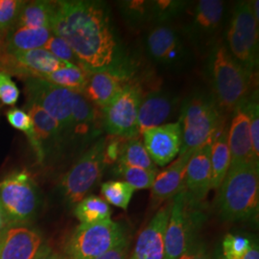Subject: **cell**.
Here are the masks:
<instances>
[{
    "instance_id": "6da1fadb",
    "label": "cell",
    "mask_w": 259,
    "mask_h": 259,
    "mask_svg": "<svg viewBox=\"0 0 259 259\" xmlns=\"http://www.w3.org/2000/svg\"><path fill=\"white\" fill-rule=\"evenodd\" d=\"M51 31L67 42L81 66L89 71L110 68L113 63L116 41L101 2L56 1Z\"/></svg>"
},
{
    "instance_id": "7a4b0ae2",
    "label": "cell",
    "mask_w": 259,
    "mask_h": 259,
    "mask_svg": "<svg viewBox=\"0 0 259 259\" xmlns=\"http://www.w3.org/2000/svg\"><path fill=\"white\" fill-rule=\"evenodd\" d=\"M258 162L231 164L218 188L217 208L228 222L256 218L259 207Z\"/></svg>"
},
{
    "instance_id": "3957f363",
    "label": "cell",
    "mask_w": 259,
    "mask_h": 259,
    "mask_svg": "<svg viewBox=\"0 0 259 259\" xmlns=\"http://www.w3.org/2000/svg\"><path fill=\"white\" fill-rule=\"evenodd\" d=\"M210 70L213 98L218 108L226 112L235 111L249 96L251 73L223 45L213 49Z\"/></svg>"
},
{
    "instance_id": "277c9868",
    "label": "cell",
    "mask_w": 259,
    "mask_h": 259,
    "mask_svg": "<svg viewBox=\"0 0 259 259\" xmlns=\"http://www.w3.org/2000/svg\"><path fill=\"white\" fill-rule=\"evenodd\" d=\"M181 154L195 150L211 142L222 127L221 111L214 98L204 94L188 97L182 108Z\"/></svg>"
},
{
    "instance_id": "5b68a950",
    "label": "cell",
    "mask_w": 259,
    "mask_h": 259,
    "mask_svg": "<svg viewBox=\"0 0 259 259\" xmlns=\"http://www.w3.org/2000/svg\"><path fill=\"white\" fill-rule=\"evenodd\" d=\"M40 194L27 171L7 177L0 184V209L6 225H26L37 217Z\"/></svg>"
},
{
    "instance_id": "8992f818",
    "label": "cell",
    "mask_w": 259,
    "mask_h": 259,
    "mask_svg": "<svg viewBox=\"0 0 259 259\" xmlns=\"http://www.w3.org/2000/svg\"><path fill=\"white\" fill-rule=\"evenodd\" d=\"M171 202L164 237V259L179 258L194 243L195 232L204 217L200 209L202 203L190 199L185 190L177 194Z\"/></svg>"
},
{
    "instance_id": "52a82bcc",
    "label": "cell",
    "mask_w": 259,
    "mask_h": 259,
    "mask_svg": "<svg viewBox=\"0 0 259 259\" xmlns=\"http://www.w3.org/2000/svg\"><path fill=\"white\" fill-rule=\"evenodd\" d=\"M105 138L96 140L62 178L60 188L66 203L75 205L87 197L102 178L106 168Z\"/></svg>"
},
{
    "instance_id": "ba28073f",
    "label": "cell",
    "mask_w": 259,
    "mask_h": 259,
    "mask_svg": "<svg viewBox=\"0 0 259 259\" xmlns=\"http://www.w3.org/2000/svg\"><path fill=\"white\" fill-rule=\"evenodd\" d=\"M126 238L123 227L111 219L93 224H80L67 242V257L96 259Z\"/></svg>"
},
{
    "instance_id": "9c48e42d",
    "label": "cell",
    "mask_w": 259,
    "mask_h": 259,
    "mask_svg": "<svg viewBox=\"0 0 259 259\" xmlns=\"http://www.w3.org/2000/svg\"><path fill=\"white\" fill-rule=\"evenodd\" d=\"M258 24L251 2L241 1L234 7L227 34L228 50L251 74L258 64Z\"/></svg>"
},
{
    "instance_id": "30bf717a",
    "label": "cell",
    "mask_w": 259,
    "mask_h": 259,
    "mask_svg": "<svg viewBox=\"0 0 259 259\" xmlns=\"http://www.w3.org/2000/svg\"><path fill=\"white\" fill-rule=\"evenodd\" d=\"M24 80L27 100L36 103L60 125L65 140L72 131V107L74 92L49 83L37 77Z\"/></svg>"
},
{
    "instance_id": "8fae6325",
    "label": "cell",
    "mask_w": 259,
    "mask_h": 259,
    "mask_svg": "<svg viewBox=\"0 0 259 259\" xmlns=\"http://www.w3.org/2000/svg\"><path fill=\"white\" fill-rule=\"evenodd\" d=\"M142 96L138 87L127 83L103 109V124L111 137L123 139L139 137L138 116Z\"/></svg>"
},
{
    "instance_id": "7c38bea8",
    "label": "cell",
    "mask_w": 259,
    "mask_h": 259,
    "mask_svg": "<svg viewBox=\"0 0 259 259\" xmlns=\"http://www.w3.org/2000/svg\"><path fill=\"white\" fill-rule=\"evenodd\" d=\"M225 3L220 0H201L195 6L192 19L185 28L187 37L201 51L215 47L222 28Z\"/></svg>"
},
{
    "instance_id": "4fadbf2b",
    "label": "cell",
    "mask_w": 259,
    "mask_h": 259,
    "mask_svg": "<svg viewBox=\"0 0 259 259\" xmlns=\"http://www.w3.org/2000/svg\"><path fill=\"white\" fill-rule=\"evenodd\" d=\"M146 45L150 56L159 65L179 68L186 64L187 51L175 29L158 25L149 32Z\"/></svg>"
},
{
    "instance_id": "5bb4252c",
    "label": "cell",
    "mask_w": 259,
    "mask_h": 259,
    "mask_svg": "<svg viewBox=\"0 0 259 259\" xmlns=\"http://www.w3.org/2000/svg\"><path fill=\"white\" fill-rule=\"evenodd\" d=\"M141 135L149 156L157 166H166L181 153L182 127L180 121L146 130Z\"/></svg>"
},
{
    "instance_id": "9a60e30c",
    "label": "cell",
    "mask_w": 259,
    "mask_h": 259,
    "mask_svg": "<svg viewBox=\"0 0 259 259\" xmlns=\"http://www.w3.org/2000/svg\"><path fill=\"white\" fill-rule=\"evenodd\" d=\"M42 246L40 233L26 225L6 226L0 232V259H35Z\"/></svg>"
},
{
    "instance_id": "2e32d148",
    "label": "cell",
    "mask_w": 259,
    "mask_h": 259,
    "mask_svg": "<svg viewBox=\"0 0 259 259\" xmlns=\"http://www.w3.org/2000/svg\"><path fill=\"white\" fill-rule=\"evenodd\" d=\"M172 202L161 205L148 225L139 233L128 259H164V237Z\"/></svg>"
},
{
    "instance_id": "e0dca14e",
    "label": "cell",
    "mask_w": 259,
    "mask_h": 259,
    "mask_svg": "<svg viewBox=\"0 0 259 259\" xmlns=\"http://www.w3.org/2000/svg\"><path fill=\"white\" fill-rule=\"evenodd\" d=\"M25 111L31 116L34 124L37 141L34 152L38 162L41 163L50 154L62 148L65 138L58 122L36 103L27 100Z\"/></svg>"
},
{
    "instance_id": "ac0fdd59",
    "label": "cell",
    "mask_w": 259,
    "mask_h": 259,
    "mask_svg": "<svg viewBox=\"0 0 259 259\" xmlns=\"http://www.w3.org/2000/svg\"><path fill=\"white\" fill-rule=\"evenodd\" d=\"M192 154V151L181 154L170 165L157 174L151 187V203L154 207L171 201L185 190L186 167Z\"/></svg>"
},
{
    "instance_id": "d6986e66",
    "label": "cell",
    "mask_w": 259,
    "mask_h": 259,
    "mask_svg": "<svg viewBox=\"0 0 259 259\" xmlns=\"http://www.w3.org/2000/svg\"><path fill=\"white\" fill-rule=\"evenodd\" d=\"M211 143L195 150L186 167L185 190L197 203H202L211 189Z\"/></svg>"
},
{
    "instance_id": "ffe728a7",
    "label": "cell",
    "mask_w": 259,
    "mask_h": 259,
    "mask_svg": "<svg viewBox=\"0 0 259 259\" xmlns=\"http://www.w3.org/2000/svg\"><path fill=\"white\" fill-rule=\"evenodd\" d=\"M127 83L123 76L110 68L91 72L83 89V96L94 106L104 109Z\"/></svg>"
},
{
    "instance_id": "44dd1931",
    "label": "cell",
    "mask_w": 259,
    "mask_h": 259,
    "mask_svg": "<svg viewBox=\"0 0 259 259\" xmlns=\"http://www.w3.org/2000/svg\"><path fill=\"white\" fill-rule=\"evenodd\" d=\"M228 142L231 153V164L258 162L254 157L250 139L249 118L243 105L233 111L231 127L228 131Z\"/></svg>"
},
{
    "instance_id": "7402d4cb",
    "label": "cell",
    "mask_w": 259,
    "mask_h": 259,
    "mask_svg": "<svg viewBox=\"0 0 259 259\" xmlns=\"http://www.w3.org/2000/svg\"><path fill=\"white\" fill-rule=\"evenodd\" d=\"M175 100L166 93H149L142 97L139 105L138 130L139 135L144 131L163 125L175 109Z\"/></svg>"
},
{
    "instance_id": "603a6c76",
    "label": "cell",
    "mask_w": 259,
    "mask_h": 259,
    "mask_svg": "<svg viewBox=\"0 0 259 259\" xmlns=\"http://www.w3.org/2000/svg\"><path fill=\"white\" fill-rule=\"evenodd\" d=\"M52 35V31L47 28L32 29L14 26L5 37L6 50L12 54L42 48Z\"/></svg>"
},
{
    "instance_id": "cb8c5ba5",
    "label": "cell",
    "mask_w": 259,
    "mask_h": 259,
    "mask_svg": "<svg viewBox=\"0 0 259 259\" xmlns=\"http://www.w3.org/2000/svg\"><path fill=\"white\" fill-rule=\"evenodd\" d=\"M228 131L222 126L211 143V188L218 189L231 165V153L228 142Z\"/></svg>"
},
{
    "instance_id": "d4e9b609",
    "label": "cell",
    "mask_w": 259,
    "mask_h": 259,
    "mask_svg": "<svg viewBox=\"0 0 259 259\" xmlns=\"http://www.w3.org/2000/svg\"><path fill=\"white\" fill-rule=\"evenodd\" d=\"M55 10L56 1L25 2L15 26L51 30Z\"/></svg>"
},
{
    "instance_id": "484cf974",
    "label": "cell",
    "mask_w": 259,
    "mask_h": 259,
    "mask_svg": "<svg viewBox=\"0 0 259 259\" xmlns=\"http://www.w3.org/2000/svg\"><path fill=\"white\" fill-rule=\"evenodd\" d=\"M97 118L95 106L83 94L75 93L72 107V131L70 137H85L94 130Z\"/></svg>"
},
{
    "instance_id": "4316f807",
    "label": "cell",
    "mask_w": 259,
    "mask_h": 259,
    "mask_svg": "<svg viewBox=\"0 0 259 259\" xmlns=\"http://www.w3.org/2000/svg\"><path fill=\"white\" fill-rule=\"evenodd\" d=\"M117 163L126 166L150 170L157 173V165L151 159L143 144V141H141L139 137L125 139V141L122 142Z\"/></svg>"
},
{
    "instance_id": "83f0119b",
    "label": "cell",
    "mask_w": 259,
    "mask_h": 259,
    "mask_svg": "<svg viewBox=\"0 0 259 259\" xmlns=\"http://www.w3.org/2000/svg\"><path fill=\"white\" fill-rule=\"evenodd\" d=\"M91 72L92 71H89L82 66L72 65L56 70L50 74L44 75L39 78L45 79L47 82L58 87L82 94L88 77Z\"/></svg>"
},
{
    "instance_id": "f1b7e54d",
    "label": "cell",
    "mask_w": 259,
    "mask_h": 259,
    "mask_svg": "<svg viewBox=\"0 0 259 259\" xmlns=\"http://www.w3.org/2000/svg\"><path fill=\"white\" fill-rule=\"evenodd\" d=\"M74 214L81 224H93L111 219V208L102 198L91 195L76 204Z\"/></svg>"
},
{
    "instance_id": "f546056e",
    "label": "cell",
    "mask_w": 259,
    "mask_h": 259,
    "mask_svg": "<svg viewBox=\"0 0 259 259\" xmlns=\"http://www.w3.org/2000/svg\"><path fill=\"white\" fill-rule=\"evenodd\" d=\"M135 189L125 182L109 181L101 186V193L108 204L122 209H127Z\"/></svg>"
},
{
    "instance_id": "4dcf8cb0",
    "label": "cell",
    "mask_w": 259,
    "mask_h": 259,
    "mask_svg": "<svg viewBox=\"0 0 259 259\" xmlns=\"http://www.w3.org/2000/svg\"><path fill=\"white\" fill-rule=\"evenodd\" d=\"M116 173L124 179V182L131 185L135 190L151 189L154 184L157 172L145 170L137 167L118 164L115 168Z\"/></svg>"
},
{
    "instance_id": "1f68e13d",
    "label": "cell",
    "mask_w": 259,
    "mask_h": 259,
    "mask_svg": "<svg viewBox=\"0 0 259 259\" xmlns=\"http://www.w3.org/2000/svg\"><path fill=\"white\" fill-rule=\"evenodd\" d=\"M242 105L249 118L252 151L254 157L259 159V105L257 92L249 95Z\"/></svg>"
},
{
    "instance_id": "d6a6232c",
    "label": "cell",
    "mask_w": 259,
    "mask_h": 259,
    "mask_svg": "<svg viewBox=\"0 0 259 259\" xmlns=\"http://www.w3.org/2000/svg\"><path fill=\"white\" fill-rule=\"evenodd\" d=\"M25 4L21 0H0V33L7 35L19 19L20 12Z\"/></svg>"
},
{
    "instance_id": "836d02e7",
    "label": "cell",
    "mask_w": 259,
    "mask_h": 259,
    "mask_svg": "<svg viewBox=\"0 0 259 259\" xmlns=\"http://www.w3.org/2000/svg\"><path fill=\"white\" fill-rule=\"evenodd\" d=\"M7 119L8 122L13 126L15 129L21 131L26 134L28 140L32 146L33 150L35 151L37 147V141H36V136H35V129L34 124L31 116L28 114L24 110L20 109H11L7 112Z\"/></svg>"
},
{
    "instance_id": "e575fe53",
    "label": "cell",
    "mask_w": 259,
    "mask_h": 259,
    "mask_svg": "<svg viewBox=\"0 0 259 259\" xmlns=\"http://www.w3.org/2000/svg\"><path fill=\"white\" fill-rule=\"evenodd\" d=\"M252 242L245 236L227 234L222 243L223 257L226 259H241L250 250Z\"/></svg>"
},
{
    "instance_id": "d590c367",
    "label": "cell",
    "mask_w": 259,
    "mask_h": 259,
    "mask_svg": "<svg viewBox=\"0 0 259 259\" xmlns=\"http://www.w3.org/2000/svg\"><path fill=\"white\" fill-rule=\"evenodd\" d=\"M42 48L49 51L51 54L55 56L56 58H58L62 61L70 63V64L77 65V66H81L73 50L71 49V47H69L67 45V42L61 37L52 35L51 37H49V39L47 40V44Z\"/></svg>"
},
{
    "instance_id": "8d00e7d4",
    "label": "cell",
    "mask_w": 259,
    "mask_h": 259,
    "mask_svg": "<svg viewBox=\"0 0 259 259\" xmlns=\"http://www.w3.org/2000/svg\"><path fill=\"white\" fill-rule=\"evenodd\" d=\"M19 97V90L12 80L11 75L0 71V103L6 106L16 105Z\"/></svg>"
},
{
    "instance_id": "74e56055",
    "label": "cell",
    "mask_w": 259,
    "mask_h": 259,
    "mask_svg": "<svg viewBox=\"0 0 259 259\" xmlns=\"http://www.w3.org/2000/svg\"><path fill=\"white\" fill-rule=\"evenodd\" d=\"M122 140L123 139L117 138V137H111L110 141H108V139H106L104 157H105V162L107 165L114 163L118 160Z\"/></svg>"
},
{
    "instance_id": "f35d334b",
    "label": "cell",
    "mask_w": 259,
    "mask_h": 259,
    "mask_svg": "<svg viewBox=\"0 0 259 259\" xmlns=\"http://www.w3.org/2000/svg\"><path fill=\"white\" fill-rule=\"evenodd\" d=\"M178 259H210V255L204 245L194 242Z\"/></svg>"
},
{
    "instance_id": "ab89813d",
    "label": "cell",
    "mask_w": 259,
    "mask_h": 259,
    "mask_svg": "<svg viewBox=\"0 0 259 259\" xmlns=\"http://www.w3.org/2000/svg\"><path fill=\"white\" fill-rule=\"evenodd\" d=\"M128 250H129V243L127 238L122 241L117 246L112 248L111 250L107 251L101 256L96 259H128Z\"/></svg>"
},
{
    "instance_id": "60d3db41",
    "label": "cell",
    "mask_w": 259,
    "mask_h": 259,
    "mask_svg": "<svg viewBox=\"0 0 259 259\" xmlns=\"http://www.w3.org/2000/svg\"><path fill=\"white\" fill-rule=\"evenodd\" d=\"M35 259H62V256H60L57 252L44 245Z\"/></svg>"
},
{
    "instance_id": "b9f144b4",
    "label": "cell",
    "mask_w": 259,
    "mask_h": 259,
    "mask_svg": "<svg viewBox=\"0 0 259 259\" xmlns=\"http://www.w3.org/2000/svg\"><path fill=\"white\" fill-rule=\"evenodd\" d=\"M5 37L6 35H3L0 33V71L2 70V67L5 64L8 56V52L5 47Z\"/></svg>"
},
{
    "instance_id": "7bdbcfd3",
    "label": "cell",
    "mask_w": 259,
    "mask_h": 259,
    "mask_svg": "<svg viewBox=\"0 0 259 259\" xmlns=\"http://www.w3.org/2000/svg\"><path fill=\"white\" fill-rule=\"evenodd\" d=\"M241 259H259L258 246L255 243H252L250 250Z\"/></svg>"
},
{
    "instance_id": "ee69618b",
    "label": "cell",
    "mask_w": 259,
    "mask_h": 259,
    "mask_svg": "<svg viewBox=\"0 0 259 259\" xmlns=\"http://www.w3.org/2000/svg\"><path fill=\"white\" fill-rule=\"evenodd\" d=\"M6 226H7V225H6V222H5L4 216H3L2 211H1V209H0V232H2V231L5 229Z\"/></svg>"
},
{
    "instance_id": "f6af8a7d",
    "label": "cell",
    "mask_w": 259,
    "mask_h": 259,
    "mask_svg": "<svg viewBox=\"0 0 259 259\" xmlns=\"http://www.w3.org/2000/svg\"><path fill=\"white\" fill-rule=\"evenodd\" d=\"M62 259H70L69 257H67V256H65V257H62Z\"/></svg>"
},
{
    "instance_id": "bcb514c9",
    "label": "cell",
    "mask_w": 259,
    "mask_h": 259,
    "mask_svg": "<svg viewBox=\"0 0 259 259\" xmlns=\"http://www.w3.org/2000/svg\"><path fill=\"white\" fill-rule=\"evenodd\" d=\"M219 259H226V258H224V257H223V256H221V257H219Z\"/></svg>"
}]
</instances>
